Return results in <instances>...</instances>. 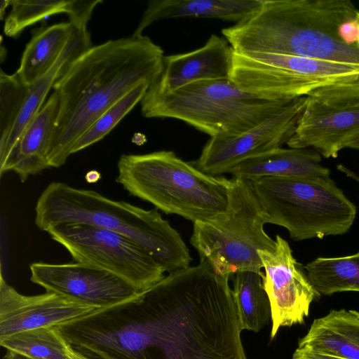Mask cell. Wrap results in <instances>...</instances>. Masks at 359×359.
<instances>
[{"label": "cell", "mask_w": 359, "mask_h": 359, "mask_svg": "<svg viewBox=\"0 0 359 359\" xmlns=\"http://www.w3.org/2000/svg\"><path fill=\"white\" fill-rule=\"evenodd\" d=\"M163 50L148 36L111 39L71 61L53 85L58 112L47 151L50 168L63 165L77 140L111 105L163 69Z\"/></svg>", "instance_id": "obj_1"}, {"label": "cell", "mask_w": 359, "mask_h": 359, "mask_svg": "<svg viewBox=\"0 0 359 359\" xmlns=\"http://www.w3.org/2000/svg\"><path fill=\"white\" fill-rule=\"evenodd\" d=\"M359 17L349 0H264L246 20L222 30L238 52L275 53L359 65V49L339 26Z\"/></svg>", "instance_id": "obj_2"}, {"label": "cell", "mask_w": 359, "mask_h": 359, "mask_svg": "<svg viewBox=\"0 0 359 359\" xmlns=\"http://www.w3.org/2000/svg\"><path fill=\"white\" fill-rule=\"evenodd\" d=\"M34 222L44 231L60 223H83L119 233L140 245L168 273L189 268L192 261L180 233L156 210L63 182H52L41 192Z\"/></svg>", "instance_id": "obj_3"}, {"label": "cell", "mask_w": 359, "mask_h": 359, "mask_svg": "<svg viewBox=\"0 0 359 359\" xmlns=\"http://www.w3.org/2000/svg\"><path fill=\"white\" fill-rule=\"evenodd\" d=\"M117 168L116 180L124 189L166 214L194 223L227 209V178L206 175L172 151L123 154Z\"/></svg>", "instance_id": "obj_4"}, {"label": "cell", "mask_w": 359, "mask_h": 359, "mask_svg": "<svg viewBox=\"0 0 359 359\" xmlns=\"http://www.w3.org/2000/svg\"><path fill=\"white\" fill-rule=\"evenodd\" d=\"M293 99H266L225 79L192 83L168 94L147 91L140 103L146 118L178 119L219 137L250 130L279 114Z\"/></svg>", "instance_id": "obj_5"}, {"label": "cell", "mask_w": 359, "mask_h": 359, "mask_svg": "<svg viewBox=\"0 0 359 359\" xmlns=\"http://www.w3.org/2000/svg\"><path fill=\"white\" fill-rule=\"evenodd\" d=\"M266 223L285 228L294 241L349 231L355 205L327 177H263L250 180Z\"/></svg>", "instance_id": "obj_6"}, {"label": "cell", "mask_w": 359, "mask_h": 359, "mask_svg": "<svg viewBox=\"0 0 359 359\" xmlns=\"http://www.w3.org/2000/svg\"><path fill=\"white\" fill-rule=\"evenodd\" d=\"M227 187V209L194 222L190 243L200 262L208 263L217 275L231 278L239 271H261L258 251H273L276 241L264 229L266 223L250 181L232 177Z\"/></svg>", "instance_id": "obj_7"}, {"label": "cell", "mask_w": 359, "mask_h": 359, "mask_svg": "<svg viewBox=\"0 0 359 359\" xmlns=\"http://www.w3.org/2000/svg\"><path fill=\"white\" fill-rule=\"evenodd\" d=\"M359 77V65L265 52L233 50L229 80L269 100L308 96L313 90Z\"/></svg>", "instance_id": "obj_8"}, {"label": "cell", "mask_w": 359, "mask_h": 359, "mask_svg": "<svg viewBox=\"0 0 359 359\" xmlns=\"http://www.w3.org/2000/svg\"><path fill=\"white\" fill-rule=\"evenodd\" d=\"M46 232L79 263L109 271L144 292L165 276V269L131 238L100 226L60 223Z\"/></svg>", "instance_id": "obj_9"}, {"label": "cell", "mask_w": 359, "mask_h": 359, "mask_svg": "<svg viewBox=\"0 0 359 359\" xmlns=\"http://www.w3.org/2000/svg\"><path fill=\"white\" fill-rule=\"evenodd\" d=\"M308 96L294 98L279 114L235 136L210 137L190 163L201 172L220 176L244 160L280 148L294 135Z\"/></svg>", "instance_id": "obj_10"}, {"label": "cell", "mask_w": 359, "mask_h": 359, "mask_svg": "<svg viewBox=\"0 0 359 359\" xmlns=\"http://www.w3.org/2000/svg\"><path fill=\"white\" fill-rule=\"evenodd\" d=\"M273 251L259 250L264 272L262 286L269 297L273 339L282 327L302 323L313 301L320 294L310 282L304 266L293 257L288 243L276 236Z\"/></svg>", "instance_id": "obj_11"}, {"label": "cell", "mask_w": 359, "mask_h": 359, "mask_svg": "<svg viewBox=\"0 0 359 359\" xmlns=\"http://www.w3.org/2000/svg\"><path fill=\"white\" fill-rule=\"evenodd\" d=\"M29 269L31 280L46 292L107 309L130 303L143 292L121 278L86 264L34 262Z\"/></svg>", "instance_id": "obj_12"}, {"label": "cell", "mask_w": 359, "mask_h": 359, "mask_svg": "<svg viewBox=\"0 0 359 359\" xmlns=\"http://www.w3.org/2000/svg\"><path fill=\"white\" fill-rule=\"evenodd\" d=\"M108 310L55 292L27 296L0 280V339L44 327L74 324Z\"/></svg>", "instance_id": "obj_13"}, {"label": "cell", "mask_w": 359, "mask_h": 359, "mask_svg": "<svg viewBox=\"0 0 359 359\" xmlns=\"http://www.w3.org/2000/svg\"><path fill=\"white\" fill-rule=\"evenodd\" d=\"M233 53L224 37L212 34L201 48L164 56L162 72L147 91L168 94L198 81L229 79Z\"/></svg>", "instance_id": "obj_14"}, {"label": "cell", "mask_w": 359, "mask_h": 359, "mask_svg": "<svg viewBox=\"0 0 359 359\" xmlns=\"http://www.w3.org/2000/svg\"><path fill=\"white\" fill-rule=\"evenodd\" d=\"M358 137L359 107H330L308 97L306 108L287 145L290 148H312L325 158H336Z\"/></svg>", "instance_id": "obj_15"}, {"label": "cell", "mask_w": 359, "mask_h": 359, "mask_svg": "<svg viewBox=\"0 0 359 359\" xmlns=\"http://www.w3.org/2000/svg\"><path fill=\"white\" fill-rule=\"evenodd\" d=\"M59 107V97L53 90L37 114L30 121L7 155L0 159V172H15L25 182L30 175L50 166L47 151Z\"/></svg>", "instance_id": "obj_16"}, {"label": "cell", "mask_w": 359, "mask_h": 359, "mask_svg": "<svg viewBox=\"0 0 359 359\" xmlns=\"http://www.w3.org/2000/svg\"><path fill=\"white\" fill-rule=\"evenodd\" d=\"M264 0H154L149 2L133 35L141 36L151 24L161 20L214 18L241 23L251 17Z\"/></svg>", "instance_id": "obj_17"}, {"label": "cell", "mask_w": 359, "mask_h": 359, "mask_svg": "<svg viewBox=\"0 0 359 359\" xmlns=\"http://www.w3.org/2000/svg\"><path fill=\"white\" fill-rule=\"evenodd\" d=\"M320 162L321 155L314 149L280 147L244 160L229 173L248 180L263 177H330V170Z\"/></svg>", "instance_id": "obj_18"}, {"label": "cell", "mask_w": 359, "mask_h": 359, "mask_svg": "<svg viewBox=\"0 0 359 359\" xmlns=\"http://www.w3.org/2000/svg\"><path fill=\"white\" fill-rule=\"evenodd\" d=\"M297 348L344 359H359V311L331 310L316 318Z\"/></svg>", "instance_id": "obj_19"}, {"label": "cell", "mask_w": 359, "mask_h": 359, "mask_svg": "<svg viewBox=\"0 0 359 359\" xmlns=\"http://www.w3.org/2000/svg\"><path fill=\"white\" fill-rule=\"evenodd\" d=\"M74 30L75 27L69 21L46 27L33 34L16 72L25 85L33 84L53 67Z\"/></svg>", "instance_id": "obj_20"}, {"label": "cell", "mask_w": 359, "mask_h": 359, "mask_svg": "<svg viewBox=\"0 0 359 359\" xmlns=\"http://www.w3.org/2000/svg\"><path fill=\"white\" fill-rule=\"evenodd\" d=\"M262 273L243 271L230 278L243 330L259 332L271 318L270 303L262 286Z\"/></svg>", "instance_id": "obj_21"}, {"label": "cell", "mask_w": 359, "mask_h": 359, "mask_svg": "<svg viewBox=\"0 0 359 359\" xmlns=\"http://www.w3.org/2000/svg\"><path fill=\"white\" fill-rule=\"evenodd\" d=\"M304 268L319 294L359 292V252L342 257H318Z\"/></svg>", "instance_id": "obj_22"}, {"label": "cell", "mask_w": 359, "mask_h": 359, "mask_svg": "<svg viewBox=\"0 0 359 359\" xmlns=\"http://www.w3.org/2000/svg\"><path fill=\"white\" fill-rule=\"evenodd\" d=\"M0 345L28 359H71L57 327L20 332L1 338Z\"/></svg>", "instance_id": "obj_23"}, {"label": "cell", "mask_w": 359, "mask_h": 359, "mask_svg": "<svg viewBox=\"0 0 359 359\" xmlns=\"http://www.w3.org/2000/svg\"><path fill=\"white\" fill-rule=\"evenodd\" d=\"M151 84L147 81L139 83L107 109L77 140L72 154L91 146L108 135L141 102Z\"/></svg>", "instance_id": "obj_24"}, {"label": "cell", "mask_w": 359, "mask_h": 359, "mask_svg": "<svg viewBox=\"0 0 359 359\" xmlns=\"http://www.w3.org/2000/svg\"><path fill=\"white\" fill-rule=\"evenodd\" d=\"M11 6L5 19L4 32L8 36L15 37L27 27L47 16L62 13L69 15L72 0H14L11 1Z\"/></svg>", "instance_id": "obj_25"}, {"label": "cell", "mask_w": 359, "mask_h": 359, "mask_svg": "<svg viewBox=\"0 0 359 359\" xmlns=\"http://www.w3.org/2000/svg\"><path fill=\"white\" fill-rule=\"evenodd\" d=\"M27 90L17 72L0 73V145L10 135L20 114Z\"/></svg>", "instance_id": "obj_26"}, {"label": "cell", "mask_w": 359, "mask_h": 359, "mask_svg": "<svg viewBox=\"0 0 359 359\" xmlns=\"http://www.w3.org/2000/svg\"><path fill=\"white\" fill-rule=\"evenodd\" d=\"M308 97L312 101L330 107H358L359 77L353 81L318 88L311 92Z\"/></svg>", "instance_id": "obj_27"}, {"label": "cell", "mask_w": 359, "mask_h": 359, "mask_svg": "<svg viewBox=\"0 0 359 359\" xmlns=\"http://www.w3.org/2000/svg\"><path fill=\"white\" fill-rule=\"evenodd\" d=\"M102 0H72L71 13L68 15L69 22L76 27H87L93 11Z\"/></svg>", "instance_id": "obj_28"}, {"label": "cell", "mask_w": 359, "mask_h": 359, "mask_svg": "<svg viewBox=\"0 0 359 359\" xmlns=\"http://www.w3.org/2000/svg\"><path fill=\"white\" fill-rule=\"evenodd\" d=\"M337 34L344 43L356 46L359 36V17L341 23L337 29Z\"/></svg>", "instance_id": "obj_29"}, {"label": "cell", "mask_w": 359, "mask_h": 359, "mask_svg": "<svg viewBox=\"0 0 359 359\" xmlns=\"http://www.w3.org/2000/svg\"><path fill=\"white\" fill-rule=\"evenodd\" d=\"M292 359H344L331 355L314 352L297 348L292 355Z\"/></svg>", "instance_id": "obj_30"}, {"label": "cell", "mask_w": 359, "mask_h": 359, "mask_svg": "<svg viewBox=\"0 0 359 359\" xmlns=\"http://www.w3.org/2000/svg\"><path fill=\"white\" fill-rule=\"evenodd\" d=\"M100 178V174L96 170H91L86 175V180L89 183L96 182Z\"/></svg>", "instance_id": "obj_31"}, {"label": "cell", "mask_w": 359, "mask_h": 359, "mask_svg": "<svg viewBox=\"0 0 359 359\" xmlns=\"http://www.w3.org/2000/svg\"><path fill=\"white\" fill-rule=\"evenodd\" d=\"M11 0H2L1 1V6H0V17L1 19L3 20L5 9L8 6H11Z\"/></svg>", "instance_id": "obj_32"}, {"label": "cell", "mask_w": 359, "mask_h": 359, "mask_svg": "<svg viewBox=\"0 0 359 359\" xmlns=\"http://www.w3.org/2000/svg\"><path fill=\"white\" fill-rule=\"evenodd\" d=\"M4 359H28L25 357L16 354L15 353L7 351V353L4 357Z\"/></svg>", "instance_id": "obj_33"}, {"label": "cell", "mask_w": 359, "mask_h": 359, "mask_svg": "<svg viewBox=\"0 0 359 359\" xmlns=\"http://www.w3.org/2000/svg\"><path fill=\"white\" fill-rule=\"evenodd\" d=\"M349 149H354L359 150V143L353 144L349 147Z\"/></svg>", "instance_id": "obj_34"}, {"label": "cell", "mask_w": 359, "mask_h": 359, "mask_svg": "<svg viewBox=\"0 0 359 359\" xmlns=\"http://www.w3.org/2000/svg\"><path fill=\"white\" fill-rule=\"evenodd\" d=\"M356 46L359 49V36H358V41L356 43Z\"/></svg>", "instance_id": "obj_35"}]
</instances>
